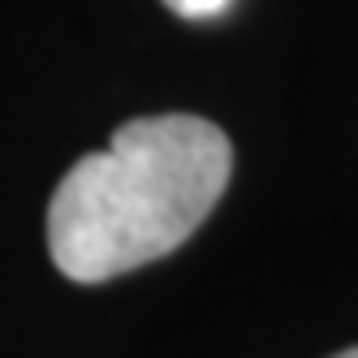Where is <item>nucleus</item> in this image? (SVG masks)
Here are the masks:
<instances>
[{"instance_id":"f257e3e1","label":"nucleus","mask_w":358,"mask_h":358,"mask_svg":"<svg viewBox=\"0 0 358 358\" xmlns=\"http://www.w3.org/2000/svg\"><path fill=\"white\" fill-rule=\"evenodd\" d=\"M234 147L190 113L134 117L104 151L73 164L48 203L52 264L99 285L173 255L220 203Z\"/></svg>"},{"instance_id":"7ed1b4c3","label":"nucleus","mask_w":358,"mask_h":358,"mask_svg":"<svg viewBox=\"0 0 358 358\" xmlns=\"http://www.w3.org/2000/svg\"><path fill=\"white\" fill-rule=\"evenodd\" d=\"M332 358H358V345H354V350H341V354H332Z\"/></svg>"},{"instance_id":"f03ea898","label":"nucleus","mask_w":358,"mask_h":358,"mask_svg":"<svg viewBox=\"0 0 358 358\" xmlns=\"http://www.w3.org/2000/svg\"><path fill=\"white\" fill-rule=\"evenodd\" d=\"M164 5L177 13V17H216V13H224L229 9V0H164Z\"/></svg>"}]
</instances>
